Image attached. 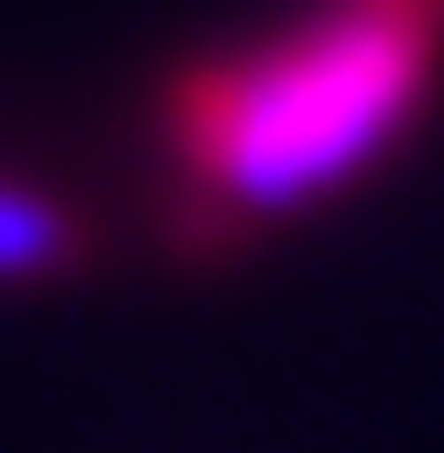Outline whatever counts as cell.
<instances>
[{
    "label": "cell",
    "instance_id": "6da1fadb",
    "mask_svg": "<svg viewBox=\"0 0 444 453\" xmlns=\"http://www.w3.org/2000/svg\"><path fill=\"white\" fill-rule=\"evenodd\" d=\"M444 63V0H320L294 27L187 63L160 134L195 232H249L382 160Z\"/></svg>",
    "mask_w": 444,
    "mask_h": 453
},
{
    "label": "cell",
    "instance_id": "7a4b0ae2",
    "mask_svg": "<svg viewBox=\"0 0 444 453\" xmlns=\"http://www.w3.org/2000/svg\"><path fill=\"white\" fill-rule=\"evenodd\" d=\"M80 258V222L27 187H0V276H63Z\"/></svg>",
    "mask_w": 444,
    "mask_h": 453
}]
</instances>
